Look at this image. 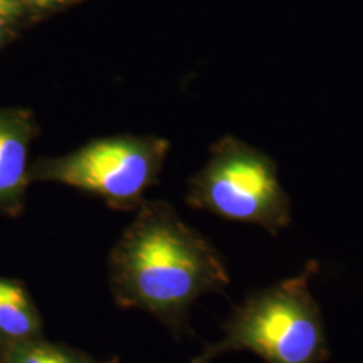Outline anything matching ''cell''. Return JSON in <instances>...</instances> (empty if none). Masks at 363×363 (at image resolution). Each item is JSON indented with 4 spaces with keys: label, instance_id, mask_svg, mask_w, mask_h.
<instances>
[{
    "label": "cell",
    "instance_id": "cell-1",
    "mask_svg": "<svg viewBox=\"0 0 363 363\" xmlns=\"http://www.w3.org/2000/svg\"><path fill=\"white\" fill-rule=\"evenodd\" d=\"M117 306L179 323L196 298L230 283L220 252L164 201H144L124 229L109 261Z\"/></svg>",
    "mask_w": 363,
    "mask_h": 363
},
{
    "label": "cell",
    "instance_id": "cell-2",
    "mask_svg": "<svg viewBox=\"0 0 363 363\" xmlns=\"http://www.w3.org/2000/svg\"><path fill=\"white\" fill-rule=\"evenodd\" d=\"M318 262L291 279L256 292L235 308L225 325L226 337L205 359L222 351L249 350L267 363H325L331 352L310 280Z\"/></svg>",
    "mask_w": 363,
    "mask_h": 363
},
{
    "label": "cell",
    "instance_id": "cell-3",
    "mask_svg": "<svg viewBox=\"0 0 363 363\" xmlns=\"http://www.w3.org/2000/svg\"><path fill=\"white\" fill-rule=\"evenodd\" d=\"M186 202L223 220L259 225L273 237L292 220L276 162L234 136L213 144L208 163L189 182Z\"/></svg>",
    "mask_w": 363,
    "mask_h": 363
},
{
    "label": "cell",
    "instance_id": "cell-4",
    "mask_svg": "<svg viewBox=\"0 0 363 363\" xmlns=\"http://www.w3.org/2000/svg\"><path fill=\"white\" fill-rule=\"evenodd\" d=\"M169 152V140L159 136L100 138L66 155L40 159L28 169V181L60 183L99 196L115 210H136Z\"/></svg>",
    "mask_w": 363,
    "mask_h": 363
},
{
    "label": "cell",
    "instance_id": "cell-5",
    "mask_svg": "<svg viewBox=\"0 0 363 363\" xmlns=\"http://www.w3.org/2000/svg\"><path fill=\"white\" fill-rule=\"evenodd\" d=\"M35 123L27 111L0 109V208L16 214L28 181V150Z\"/></svg>",
    "mask_w": 363,
    "mask_h": 363
},
{
    "label": "cell",
    "instance_id": "cell-6",
    "mask_svg": "<svg viewBox=\"0 0 363 363\" xmlns=\"http://www.w3.org/2000/svg\"><path fill=\"white\" fill-rule=\"evenodd\" d=\"M39 315L26 289L0 277V334L25 340L39 331Z\"/></svg>",
    "mask_w": 363,
    "mask_h": 363
},
{
    "label": "cell",
    "instance_id": "cell-7",
    "mask_svg": "<svg viewBox=\"0 0 363 363\" xmlns=\"http://www.w3.org/2000/svg\"><path fill=\"white\" fill-rule=\"evenodd\" d=\"M11 363H82V361L61 347L34 343L15 352Z\"/></svg>",
    "mask_w": 363,
    "mask_h": 363
},
{
    "label": "cell",
    "instance_id": "cell-8",
    "mask_svg": "<svg viewBox=\"0 0 363 363\" xmlns=\"http://www.w3.org/2000/svg\"><path fill=\"white\" fill-rule=\"evenodd\" d=\"M23 6L19 0H0V15L13 21L22 13Z\"/></svg>",
    "mask_w": 363,
    "mask_h": 363
},
{
    "label": "cell",
    "instance_id": "cell-9",
    "mask_svg": "<svg viewBox=\"0 0 363 363\" xmlns=\"http://www.w3.org/2000/svg\"><path fill=\"white\" fill-rule=\"evenodd\" d=\"M23 4L34 7V9H57V7H62L66 4H70L74 0H19Z\"/></svg>",
    "mask_w": 363,
    "mask_h": 363
},
{
    "label": "cell",
    "instance_id": "cell-10",
    "mask_svg": "<svg viewBox=\"0 0 363 363\" xmlns=\"http://www.w3.org/2000/svg\"><path fill=\"white\" fill-rule=\"evenodd\" d=\"M9 22H10V19L0 15V42L6 38V35L9 33Z\"/></svg>",
    "mask_w": 363,
    "mask_h": 363
}]
</instances>
